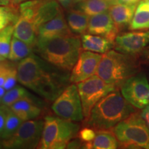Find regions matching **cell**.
<instances>
[{"instance_id":"4fadbf2b","label":"cell","mask_w":149,"mask_h":149,"mask_svg":"<svg viewBox=\"0 0 149 149\" xmlns=\"http://www.w3.org/2000/svg\"><path fill=\"white\" fill-rule=\"evenodd\" d=\"M87 31L90 34L107 37L114 42L119 29L108 10L90 17Z\"/></svg>"},{"instance_id":"ac0fdd59","label":"cell","mask_w":149,"mask_h":149,"mask_svg":"<svg viewBox=\"0 0 149 149\" xmlns=\"http://www.w3.org/2000/svg\"><path fill=\"white\" fill-rule=\"evenodd\" d=\"M81 47L84 51L104 54L114 47V42L107 37L88 33L81 36Z\"/></svg>"},{"instance_id":"836d02e7","label":"cell","mask_w":149,"mask_h":149,"mask_svg":"<svg viewBox=\"0 0 149 149\" xmlns=\"http://www.w3.org/2000/svg\"><path fill=\"white\" fill-rule=\"evenodd\" d=\"M63 7L66 9H70L73 6L74 3V0H57Z\"/></svg>"},{"instance_id":"cb8c5ba5","label":"cell","mask_w":149,"mask_h":149,"mask_svg":"<svg viewBox=\"0 0 149 149\" xmlns=\"http://www.w3.org/2000/svg\"><path fill=\"white\" fill-rule=\"evenodd\" d=\"M111 6L107 0H86L78 3L77 10L91 17L108 11Z\"/></svg>"},{"instance_id":"7a4b0ae2","label":"cell","mask_w":149,"mask_h":149,"mask_svg":"<svg viewBox=\"0 0 149 149\" xmlns=\"http://www.w3.org/2000/svg\"><path fill=\"white\" fill-rule=\"evenodd\" d=\"M131 105L117 89L102 97L84 122L85 126L95 130H110L135 112Z\"/></svg>"},{"instance_id":"277c9868","label":"cell","mask_w":149,"mask_h":149,"mask_svg":"<svg viewBox=\"0 0 149 149\" xmlns=\"http://www.w3.org/2000/svg\"><path fill=\"white\" fill-rule=\"evenodd\" d=\"M137 70V64L132 55L110 50L102 54L96 74L106 83L117 88L135 74Z\"/></svg>"},{"instance_id":"d4e9b609","label":"cell","mask_w":149,"mask_h":149,"mask_svg":"<svg viewBox=\"0 0 149 149\" xmlns=\"http://www.w3.org/2000/svg\"><path fill=\"white\" fill-rule=\"evenodd\" d=\"M23 122L24 121L20 119L14 112L11 111L10 108L8 107L1 138L3 141L10 138L15 133V132Z\"/></svg>"},{"instance_id":"74e56055","label":"cell","mask_w":149,"mask_h":149,"mask_svg":"<svg viewBox=\"0 0 149 149\" xmlns=\"http://www.w3.org/2000/svg\"><path fill=\"white\" fill-rule=\"evenodd\" d=\"M30 1V0H12L10 4L11 6H14L19 4V3L25 2V1Z\"/></svg>"},{"instance_id":"484cf974","label":"cell","mask_w":149,"mask_h":149,"mask_svg":"<svg viewBox=\"0 0 149 149\" xmlns=\"http://www.w3.org/2000/svg\"><path fill=\"white\" fill-rule=\"evenodd\" d=\"M31 95L28 92L26 89L22 86H15L10 90L6 91L1 103L6 107H10L21 99Z\"/></svg>"},{"instance_id":"ab89813d","label":"cell","mask_w":149,"mask_h":149,"mask_svg":"<svg viewBox=\"0 0 149 149\" xmlns=\"http://www.w3.org/2000/svg\"><path fill=\"white\" fill-rule=\"evenodd\" d=\"M145 55H146V59H148V60H149V46H148V48H146V53H145Z\"/></svg>"},{"instance_id":"f1b7e54d","label":"cell","mask_w":149,"mask_h":149,"mask_svg":"<svg viewBox=\"0 0 149 149\" xmlns=\"http://www.w3.org/2000/svg\"><path fill=\"white\" fill-rule=\"evenodd\" d=\"M17 81V69L13 67L7 66L6 75L5 81L3 86L4 87L6 90L8 91L15 86Z\"/></svg>"},{"instance_id":"8992f818","label":"cell","mask_w":149,"mask_h":149,"mask_svg":"<svg viewBox=\"0 0 149 149\" xmlns=\"http://www.w3.org/2000/svg\"><path fill=\"white\" fill-rule=\"evenodd\" d=\"M113 133L124 148L149 149V128L138 113H132L117 124Z\"/></svg>"},{"instance_id":"8d00e7d4","label":"cell","mask_w":149,"mask_h":149,"mask_svg":"<svg viewBox=\"0 0 149 149\" xmlns=\"http://www.w3.org/2000/svg\"><path fill=\"white\" fill-rule=\"evenodd\" d=\"M6 92V90L4 88V87L0 86V103L1 102V100H2Z\"/></svg>"},{"instance_id":"d6a6232c","label":"cell","mask_w":149,"mask_h":149,"mask_svg":"<svg viewBox=\"0 0 149 149\" xmlns=\"http://www.w3.org/2000/svg\"><path fill=\"white\" fill-rule=\"evenodd\" d=\"M7 66L0 64V86H3L6 75Z\"/></svg>"},{"instance_id":"e575fe53","label":"cell","mask_w":149,"mask_h":149,"mask_svg":"<svg viewBox=\"0 0 149 149\" xmlns=\"http://www.w3.org/2000/svg\"><path fill=\"white\" fill-rule=\"evenodd\" d=\"M141 115L143 118L144 119V120L146 121L147 125H148L149 128V106L146 107V108H144Z\"/></svg>"},{"instance_id":"83f0119b","label":"cell","mask_w":149,"mask_h":149,"mask_svg":"<svg viewBox=\"0 0 149 149\" xmlns=\"http://www.w3.org/2000/svg\"><path fill=\"white\" fill-rule=\"evenodd\" d=\"M18 17L15 6L0 5V31L10 25V24H15Z\"/></svg>"},{"instance_id":"e0dca14e","label":"cell","mask_w":149,"mask_h":149,"mask_svg":"<svg viewBox=\"0 0 149 149\" xmlns=\"http://www.w3.org/2000/svg\"><path fill=\"white\" fill-rule=\"evenodd\" d=\"M37 30L31 19L19 15L14 25L13 36L23 41L35 49L37 41Z\"/></svg>"},{"instance_id":"603a6c76","label":"cell","mask_w":149,"mask_h":149,"mask_svg":"<svg viewBox=\"0 0 149 149\" xmlns=\"http://www.w3.org/2000/svg\"><path fill=\"white\" fill-rule=\"evenodd\" d=\"M33 51L35 49L33 46L13 36L8 59L13 61H21L33 54Z\"/></svg>"},{"instance_id":"9c48e42d","label":"cell","mask_w":149,"mask_h":149,"mask_svg":"<svg viewBox=\"0 0 149 149\" xmlns=\"http://www.w3.org/2000/svg\"><path fill=\"white\" fill-rule=\"evenodd\" d=\"M44 120L24 121L10 138L3 141L6 148H35L38 147L44 129Z\"/></svg>"},{"instance_id":"7c38bea8","label":"cell","mask_w":149,"mask_h":149,"mask_svg":"<svg viewBox=\"0 0 149 149\" xmlns=\"http://www.w3.org/2000/svg\"><path fill=\"white\" fill-rule=\"evenodd\" d=\"M149 44V31H132L117 35L114 42L115 51L133 55L142 51Z\"/></svg>"},{"instance_id":"b9f144b4","label":"cell","mask_w":149,"mask_h":149,"mask_svg":"<svg viewBox=\"0 0 149 149\" xmlns=\"http://www.w3.org/2000/svg\"><path fill=\"white\" fill-rule=\"evenodd\" d=\"M86 0H74V3H78L79 2H82V1H84Z\"/></svg>"},{"instance_id":"1f68e13d","label":"cell","mask_w":149,"mask_h":149,"mask_svg":"<svg viewBox=\"0 0 149 149\" xmlns=\"http://www.w3.org/2000/svg\"><path fill=\"white\" fill-rule=\"evenodd\" d=\"M84 146V144L78 137L72 139L67 144L66 148H80Z\"/></svg>"},{"instance_id":"f35d334b","label":"cell","mask_w":149,"mask_h":149,"mask_svg":"<svg viewBox=\"0 0 149 149\" xmlns=\"http://www.w3.org/2000/svg\"><path fill=\"white\" fill-rule=\"evenodd\" d=\"M12 0H0V5L9 6L11 3Z\"/></svg>"},{"instance_id":"d590c367","label":"cell","mask_w":149,"mask_h":149,"mask_svg":"<svg viewBox=\"0 0 149 149\" xmlns=\"http://www.w3.org/2000/svg\"><path fill=\"white\" fill-rule=\"evenodd\" d=\"M141 0H117V3H125V4H136L137 5L139 1Z\"/></svg>"},{"instance_id":"7bdbcfd3","label":"cell","mask_w":149,"mask_h":149,"mask_svg":"<svg viewBox=\"0 0 149 149\" xmlns=\"http://www.w3.org/2000/svg\"><path fill=\"white\" fill-rule=\"evenodd\" d=\"M2 147H3V145L0 144V148H2Z\"/></svg>"},{"instance_id":"60d3db41","label":"cell","mask_w":149,"mask_h":149,"mask_svg":"<svg viewBox=\"0 0 149 149\" xmlns=\"http://www.w3.org/2000/svg\"><path fill=\"white\" fill-rule=\"evenodd\" d=\"M107 1L112 5V4H114L115 3H117V0H107Z\"/></svg>"},{"instance_id":"30bf717a","label":"cell","mask_w":149,"mask_h":149,"mask_svg":"<svg viewBox=\"0 0 149 149\" xmlns=\"http://www.w3.org/2000/svg\"><path fill=\"white\" fill-rule=\"evenodd\" d=\"M121 93L134 107L143 109L149 106V82L144 74H134L120 86Z\"/></svg>"},{"instance_id":"9a60e30c","label":"cell","mask_w":149,"mask_h":149,"mask_svg":"<svg viewBox=\"0 0 149 149\" xmlns=\"http://www.w3.org/2000/svg\"><path fill=\"white\" fill-rule=\"evenodd\" d=\"M68 35L74 34L70 31L67 22L61 13L39 28L37 39H51Z\"/></svg>"},{"instance_id":"d6986e66","label":"cell","mask_w":149,"mask_h":149,"mask_svg":"<svg viewBox=\"0 0 149 149\" xmlns=\"http://www.w3.org/2000/svg\"><path fill=\"white\" fill-rule=\"evenodd\" d=\"M137 7L136 4L115 3L110 6L109 12L118 29L129 25Z\"/></svg>"},{"instance_id":"f546056e","label":"cell","mask_w":149,"mask_h":149,"mask_svg":"<svg viewBox=\"0 0 149 149\" xmlns=\"http://www.w3.org/2000/svg\"><path fill=\"white\" fill-rule=\"evenodd\" d=\"M96 134L97 133L95 132V130L91 127H88V126H85L82 129L79 130V133L77 134V137L84 144V143L92 141L96 136Z\"/></svg>"},{"instance_id":"4316f807","label":"cell","mask_w":149,"mask_h":149,"mask_svg":"<svg viewBox=\"0 0 149 149\" xmlns=\"http://www.w3.org/2000/svg\"><path fill=\"white\" fill-rule=\"evenodd\" d=\"M13 33L14 26L12 24L0 31V55L6 59L8 58L10 53Z\"/></svg>"},{"instance_id":"5bb4252c","label":"cell","mask_w":149,"mask_h":149,"mask_svg":"<svg viewBox=\"0 0 149 149\" xmlns=\"http://www.w3.org/2000/svg\"><path fill=\"white\" fill-rule=\"evenodd\" d=\"M9 108L24 122L38 119L43 112L41 102H37V100L33 97L32 95L21 99Z\"/></svg>"},{"instance_id":"44dd1931","label":"cell","mask_w":149,"mask_h":149,"mask_svg":"<svg viewBox=\"0 0 149 149\" xmlns=\"http://www.w3.org/2000/svg\"><path fill=\"white\" fill-rule=\"evenodd\" d=\"M129 29L131 31L149 29V3L147 0H141L137 3L129 24Z\"/></svg>"},{"instance_id":"ba28073f","label":"cell","mask_w":149,"mask_h":149,"mask_svg":"<svg viewBox=\"0 0 149 149\" xmlns=\"http://www.w3.org/2000/svg\"><path fill=\"white\" fill-rule=\"evenodd\" d=\"M77 86L84 120L88 118L93 108L102 97L117 89L115 86L106 83L96 74L84 81L77 83Z\"/></svg>"},{"instance_id":"3957f363","label":"cell","mask_w":149,"mask_h":149,"mask_svg":"<svg viewBox=\"0 0 149 149\" xmlns=\"http://www.w3.org/2000/svg\"><path fill=\"white\" fill-rule=\"evenodd\" d=\"M81 40L75 35L51 39H37L35 51L59 69L70 72L81 53Z\"/></svg>"},{"instance_id":"4dcf8cb0","label":"cell","mask_w":149,"mask_h":149,"mask_svg":"<svg viewBox=\"0 0 149 149\" xmlns=\"http://www.w3.org/2000/svg\"><path fill=\"white\" fill-rule=\"evenodd\" d=\"M8 107L3 106L0 107V137H1V133H2L3 126H4L6 117L7 112H8Z\"/></svg>"},{"instance_id":"ffe728a7","label":"cell","mask_w":149,"mask_h":149,"mask_svg":"<svg viewBox=\"0 0 149 149\" xmlns=\"http://www.w3.org/2000/svg\"><path fill=\"white\" fill-rule=\"evenodd\" d=\"M90 17L81 11L70 10L66 15V22L74 35H84L88 30Z\"/></svg>"},{"instance_id":"2e32d148","label":"cell","mask_w":149,"mask_h":149,"mask_svg":"<svg viewBox=\"0 0 149 149\" xmlns=\"http://www.w3.org/2000/svg\"><path fill=\"white\" fill-rule=\"evenodd\" d=\"M61 13L60 6L55 0H39L33 17V23L38 33L42 24L53 19Z\"/></svg>"},{"instance_id":"6da1fadb","label":"cell","mask_w":149,"mask_h":149,"mask_svg":"<svg viewBox=\"0 0 149 149\" xmlns=\"http://www.w3.org/2000/svg\"><path fill=\"white\" fill-rule=\"evenodd\" d=\"M18 81L48 102H53L70 84V72L63 70L33 53L17 67Z\"/></svg>"},{"instance_id":"52a82bcc","label":"cell","mask_w":149,"mask_h":149,"mask_svg":"<svg viewBox=\"0 0 149 149\" xmlns=\"http://www.w3.org/2000/svg\"><path fill=\"white\" fill-rule=\"evenodd\" d=\"M52 111L65 120L79 122L84 120L77 86L71 83L53 102Z\"/></svg>"},{"instance_id":"5b68a950","label":"cell","mask_w":149,"mask_h":149,"mask_svg":"<svg viewBox=\"0 0 149 149\" xmlns=\"http://www.w3.org/2000/svg\"><path fill=\"white\" fill-rule=\"evenodd\" d=\"M80 126L75 122L59 116L47 115L44 118L42 138L37 148L64 149L72 139L77 137Z\"/></svg>"},{"instance_id":"7402d4cb","label":"cell","mask_w":149,"mask_h":149,"mask_svg":"<svg viewBox=\"0 0 149 149\" xmlns=\"http://www.w3.org/2000/svg\"><path fill=\"white\" fill-rule=\"evenodd\" d=\"M119 146V141L114 133L109 130L97 131L96 136L91 142L84 143V148L93 149H115Z\"/></svg>"},{"instance_id":"ee69618b","label":"cell","mask_w":149,"mask_h":149,"mask_svg":"<svg viewBox=\"0 0 149 149\" xmlns=\"http://www.w3.org/2000/svg\"><path fill=\"white\" fill-rule=\"evenodd\" d=\"M147 1H148V3H149V0H147Z\"/></svg>"},{"instance_id":"8fae6325","label":"cell","mask_w":149,"mask_h":149,"mask_svg":"<svg viewBox=\"0 0 149 149\" xmlns=\"http://www.w3.org/2000/svg\"><path fill=\"white\" fill-rule=\"evenodd\" d=\"M102 55L91 51H81L70 74V83L77 84L96 74Z\"/></svg>"}]
</instances>
